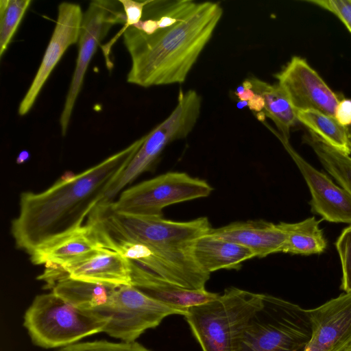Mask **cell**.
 <instances>
[{
    "label": "cell",
    "mask_w": 351,
    "mask_h": 351,
    "mask_svg": "<svg viewBox=\"0 0 351 351\" xmlns=\"http://www.w3.org/2000/svg\"><path fill=\"white\" fill-rule=\"evenodd\" d=\"M302 141L312 148L327 172L351 195V157L309 130L304 133Z\"/></svg>",
    "instance_id": "cell-23"
},
{
    "label": "cell",
    "mask_w": 351,
    "mask_h": 351,
    "mask_svg": "<svg viewBox=\"0 0 351 351\" xmlns=\"http://www.w3.org/2000/svg\"><path fill=\"white\" fill-rule=\"evenodd\" d=\"M102 247L91 227L86 223L75 233L29 256L34 265L64 267L83 259Z\"/></svg>",
    "instance_id": "cell-18"
},
{
    "label": "cell",
    "mask_w": 351,
    "mask_h": 351,
    "mask_svg": "<svg viewBox=\"0 0 351 351\" xmlns=\"http://www.w3.org/2000/svg\"><path fill=\"white\" fill-rule=\"evenodd\" d=\"M212 186L205 180L183 172H168L123 191L110 208L123 214L162 217L171 204L208 196Z\"/></svg>",
    "instance_id": "cell-8"
},
{
    "label": "cell",
    "mask_w": 351,
    "mask_h": 351,
    "mask_svg": "<svg viewBox=\"0 0 351 351\" xmlns=\"http://www.w3.org/2000/svg\"><path fill=\"white\" fill-rule=\"evenodd\" d=\"M263 297L229 287L215 300L189 308L184 317L202 351H232Z\"/></svg>",
    "instance_id": "cell-5"
},
{
    "label": "cell",
    "mask_w": 351,
    "mask_h": 351,
    "mask_svg": "<svg viewBox=\"0 0 351 351\" xmlns=\"http://www.w3.org/2000/svg\"><path fill=\"white\" fill-rule=\"evenodd\" d=\"M247 106L251 110L261 111L263 108L264 109V99L262 96L255 93L254 97L248 101Z\"/></svg>",
    "instance_id": "cell-31"
},
{
    "label": "cell",
    "mask_w": 351,
    "mask_h": 351,
    "mask_svg": "<svg viewBox=\"0 0 351 351\" xmlns=\"http://www.w3.org/2000/svg\"><path fill=\"white\" fill-rule=\"evenodd\" d=\"M342 266L341 288L345 292L351 291V226L345 228L335 243Z\"/></svg>",
    "instance_id": "cell-27"
},
{
    "label": "cell",
    "mask_w": 351,
    "mask_h": 351,
    "mask_svg": "<svg viewBox=\"0 0 351 351\" xmlns=\"http://www.w3.org/2000/svg\"><path fill=\"white\" fill-rule=\"evenodd\" d=\"M335 118L344 127L351 125V99L339 100L335 109Z\"/></svg>",
    "instance_id": "cell-30"
},
{
    "label": "cell",
    "mask_w": 351,
    "mask_h": 351,
    "mask_svg": "<svg viewBox=\"0 0 351 351\" xmlns=\"http://www.w3.org/2000/svg\"><path fill=\"white\" fill-rule=\"evenodd\" d=\"M143 137L97 165L62 178L44 191L23 192L19 213L11 223L18 249L29 255L80 230L143 143Z\"/></svg>",
    "instance_id": "cell-2"
},
{
    "label": "cell",
    "mask_w": 351,
    "mask_h": 351,
    "mask_svg": "<svg viewBox=\"0 0 351 351\" xmlns=\"http://www.w3.org/2000/svg\"><path fill=\"white\" fill-rule=\"evenodd\" d=\"M276 135L308 185L311 195V212L329 222L351 223V195L306 161L289 141Z\"/></svg>",
    "instance_id": "cell-13"
},
{
    "label": "cell",
    "mask_w": 351,
    "mask_h": 351,
    "mask_svg": "<svg viewBox=\"0 0 351 351\" xmlns=\"http://www.w3.org/2000/svg\"><path fill=\"white\" fill-rule=\"evenodd\" d=\"M96 313L108 322L103 332L122 341L132 342L145 330L158 326L167 316L184 313L142 292L132 285L117 287L109 302Z\"/></svg>",
    "instance_id": "cell-9"
},
{
    "label": "cell",
    "mask_w": 351,
    "mask_h": 351,
    "mask_svg": "<svg viewBox=\"0 0 351 351\" xmlns=\"http://www.w3.org/2000/svg\"><path fill=\"white\" fill-rule=\"evenodd\" d=\"M308 313L312 334L304 351H345L351 345V291Z\"/></svg>",
    "instance_id": "cell-14"
},
{
    "label": "cell",
    "mask_w": 351,
    "mask_h": 351,
    "mask_svg": "<svg viewBox=\"0 0 351 351\" xmlns=\"http://www.w3.org/2000/svg\"><path fill=\"white\" fill-rule=\"evenodd\" d=\"M208 234L244 246L259 258L282 252L287 240V234L279 223L264 220L239 221L218 228H211Z\"/></svg>",
    "instance_id": "cell-15"
},
{
    "label": "cell",
    "mask_w": 351,
    "mask_h": 351,
    "mask_svg": "<svg viewBox=\"0 0 351 351\" xmlns=\"http://www.w3.org/2000/svg\"><path fill=\"white\" fill-rule=\"evenodd\" d=\"M146 295L184 313L191 307L202 305L217 298L219 293L205 289H188L164 282H156L138 289Z\"/></svg>",
    "instance_id": "cell-22"
},
{
    "label": "cell",
    "mask_w": 351,
    "mask_h": 351,
    "mask_svg": "<svg viewBox=\"0 0 351 351\" xmlns=\"http://www.w3.org/2000/svg\"><path fill=\"white\" fill-rule=\"evenodd\" d=\"M306 2L332 12L351 33V0H311Z\"/></svg>",
    "instance_id": "cell-28"
},
{
    "label": "cell",
    "mask_w": 351,
    "mask_h": 351,
    "mask_svg": "<svg viewBox=\"0 0 351 351\" xmlns=\"http://www.w3.org/2000/svg\"><path fill=\"white\" fill-rule=\"evenodd\" d=\"M107 322L101 315L75 307L51 291L35 297L25 313L23 326L36 346L54 348L103 332Z\"/></svg>",
    "instance_id": "cell-6"
},
{
    "label": "cell",
    "mask_w": 351,
    "mask_h": 351,
    "mask_svg": "<svg viewBox=\"0 0 351 351\" xmlns=\"http://www.w3.org/2000/svg\"><path fill=\"white\" fill-rule=\"evenodd\" d=\"M125 23L126 16L119 1H92L84 13L77 43L76 64L60 117L62 136L66 134L74 106L83 86L85 74L98 46L114 25H125Z\"/></svg>",
    "instance_id": "cell-10"
},
{
    "label": "cell",
    "mask_w": 351,
    "mask_h": 351,
    "mask_svg": "<svg viewBox=\"0 0 351 351\" xmlns=\"http://www.w3.org/2000/svg\"><path fill=\"white\" fill-rule=\"evenodd\" d=\"M223 12L217 2L147 0L142 18L155 31L130 26L121 32L132 63L127 82L144 88L184 82Z\"/></svg>",
    "instance_id": "cell-1"
},
{
    "label": "cell",
    "mask_w": 351,
    "mask_h": 351,
    "mask_svg": "<svg viewBox=\"0 0 351 351\" xmlns=\"http://www.w3.org/2000/svg\"><path fill=\"white\" fill-rule=\"evenodd\" d=\"M319 222L315 217H310L294 223H279L287 234L282 252L300 255L324 252L327 242Z\"/></svg>",
    "instance_id": "cell-21"
},
{
    "label": "cell",
    "mask_w": 351,
    "mask_h": 351,
    "mask_svg": "<svg viewBox=\"0 0 351 351\" xmlns=\"http://www.w3.org/2000/svg\"><path fill=\"white\" fill-rule=\"evenodd\" d=\"M202 97L195 90L180 88L177 104L170 114L143 136L141 145L124 170L110 185L101 203L112 202L125 186L149 170L170 143L186 138L195 128L201 112Z\"/></svg>",
    "instance_id": "cell-7"
},
{
    "label": "cell",
    "mask_w": 351,
    "mask_h": 351,
    "mask_svg": "<svg viewBox=\"0 0 351 351\" xmlns=\"http://www.w3.org/2000/svg\"><path fill=\"white\" fill-rule=\"evenodd\" d=\"M58 351H152L136 341H95L69 345Z\"/></svg>",
    "instance_id": "cell-26"
},
{
    "label": "cell",
    "mask_w": 351,
    "mask_h": 351,
    "mask_svg": "<svg viewBox=\"0 0 351 351\" xmlns=\"http://www.w3.org/2000/svg\"><path fill=\"white\" fill-rule=\"evenodd\" d=\"M121 3L126 16V23L122 29L138 23L143 15L144 7L147 0L136 1L132 0H119Z\"/></svg>",
    "instance_id": "cell-29"
},
{
    "label": "cell",
    "mask_w": 351,
    "mask_h": 351,
    "mask_svg": "<svg viewBox=\"0 0 351 351\" xmlns=\"http://www.w3.org/2000/svg\"><path fill=\"white\" fill-rule=\"evenodd\" d=\"M62 267L74 279L117 287L132 285L131 261L105 247Z\"/></svg>",
    "instance_id": "cell-16"
},
{
    "label": "cell",
    "mask_w": 351,
    "mask_h": 351,
    "mask_svg": "<svg viewBox=\"0 0 351 351\" xmlns=\"http://www.w3.org/2000/svg\"><path fill=\"white\" fill-rule=\"evenodd\" d=\"M117 287L66 277L53 286L52 292L75 307L94 311L109 302Z\"/></svg>",
    "instance_id": "cell-20"
},
{
    "label": "cell",
    "mask_w": 351,
    "mask_h": 351,
    "mask_svg": "<svg viewBox=\"0 0 351 351\" xmlns=\"http://www.w3.org/2000/svg\"><path fill=\"white\" fill-rule=\"evenodd\" d=\"M237 95L241 101H246L252 99L255 95V93L252 89L245 88L242 93Z\"/></svg>",
    "instance_id": "cell-32"
},
{
    "label": "cell",
    "mask_w": 351,
    "mask_h": 351,
    "mask_svg": "<svg viewBox=\"0 0 351 351\" xmlns=\"http://www.w3.org/2000/svg\"><path fill=\"white\" fill-rule=\"evenodd\" d=\"M275 77L295 112L316 110L335 117L338 97L305 59L293 56Z\"/></svg>",
    "instance_id": "cell-11"
},
{
    "label": "cell",
    "mask_w": 351,
    "mask_h": 351,
    "mask_svg": "<svg viewBox=\"0 0 351 351\" xmlns=\"http://www.w3.org/2000/svg\"><path fill=\"white\" fill-rule=\"evenodd\" d=\"M312 334L308 310L263 294L232 351H304Z\"/></svg>",
    "instance_id": "cell-4"
},
{
    "label": "cell",
    "mask_w": 351,
    "mask_h": 351,
    "mask_svg": "<svg viewBox=\"0 0 351 351\" xmlns=\"http://www.w3.org/2000/svg\"><path fill=\"white\" fill-rule=\"evenodd\" d=\"M31 0L0 1V58L6 51Z\"/></svg>",
    "instance_id": "cell-25"
},
{
    "label": "cell",
    "mask_w": 351,
    "mask_h": 351,
    "mask_svg": "<svg viewBox=\"0 0 351 351\" xmlns=\"http://www.w3.org/2000/svg\"><path fill=\"white\" fill-rule=\"evenodd\" d=\"M193 256L206 272L221 269H239L241 263L255 256L254 252L241 245L206 234L193 246Z\"/></svg>",
    "instance_id": "cell-17"
},
{
    "label": "cell",
    "mask_w": 351,
    "mask_h": 351,
    "mask_svg": "<svg viewBox=\"0 0 351 351\" xmlns=\"http://www.w3.org/2000/svg\"><path fill=\"white\" fill-rule=\"evenodd\" d=\"M252 90L263 97L265 102V114L271 119L277 127L278 134L289 141L290 130L298 122L296 112L285 90L278 84H270L256 77H250Z\"/></svg>",
    "instance_id": "cell-19"
},
{
    "label": "cell",
    "mask_w": 351,
    "mask_h": 351,
    "mask_svg": "<svg viewBox=\"0 0 351 351\" xmlns=\"http://www.w3.org/2000/svg\"><path fill=\"white\" fill-rule=\"evenodd\" d=\"M84 13L79 4L62 2L58 8V18L49 44L35 77L21 100L20 116L29 112L52 71L67 49L78 43Z\"/></svg>",
    "instance_id": "cell-12"
},
{
    "label": "cell",
    "mask_w": 351,
    "mask_h": 351,
    "mask_svg": "<svg viewBox=\"0 0 351 351\" xmlns=\"http://www.w3.org/2000/svg\"><path fill=\"white\" fill-rule=\"evenodd\" d=\"M87 223L111 238L145 245L148 247L145 267L170 284L193 288L208 278L193 254L195 241L211 228L206 217L175 221L162 217L116 213L108 203H101L90 213Z\"/></svg>",
    "instance_id": "cell-3"
},
{
    "label": "cell",
    "mask_w": 351,
    "mask_h": 351,
    "mask_svg": "<svg viewBox=\"0 0 351 351\" xmlns=\"http://www.w3.org/2000/svg\"><path fill=\"white\" fill-rule=\"evenodd\" d=\"M296 116L298 121L326 143L346 154H351L347 127L341 125L334 117L316 110L298 111Z\"/></svg>",
    "instance_id": "cell-24"
},
{
    "label": "cell",
    "mask_w": 351,
    "mask_h": 351,
    "mask_svg": "<svg viewBox=\"0 0 351 351\" xmlns=\"http://www.w3.org/2000/svg\"><path fill=\"white\" fill-rule=\"evenodd\" d=\"M345 351H351V345H350L349 347L347 349H346Z\"/></svg>",
    "instance_id": "cell-35"
},
{
    "label": "cell",
    "mask_w": 351,
    "mask_h": 351,
    "mask_svg": "<svg viewBox=\"0 0 351 351\" xmlns=\"http://www.w3.org/2000/svg\"><path fill=\"white\" fill-rule=\"evenodd\" d=\"M29 153L26 150L22 151L20 152V154H19V156L16 158V162L19 164L23 163V162H25L26 160H27L29 159Z\"/></svg>",
    "instance_id": "cell-33"
},
{
    "label": "cell",
    "mask_w": 351,
    "mask_h": 351,
    "mask_svg": "<svg viewBox=\"0 0 351 351\" xmlns=\"http://www.w3.org/2000/svg\"><path fill=\"white\" fill-rule=\"evenodd\" d=\"M349 146L351 151V125L347 127Z\"/></svg>",
    "instance_id": "cell-34"
}]
</instances>
